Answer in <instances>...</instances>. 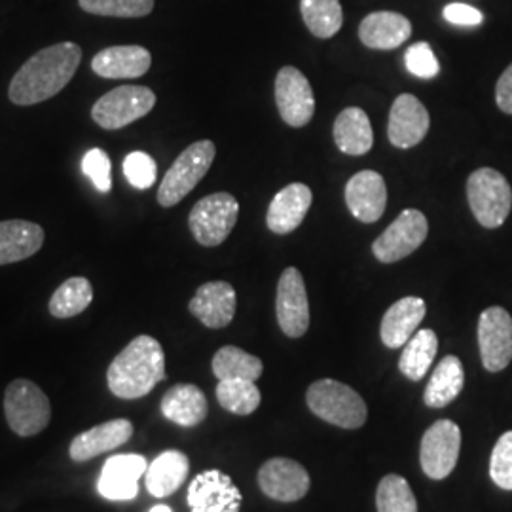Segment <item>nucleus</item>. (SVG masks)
I'll return each instance as SVG.
<instances>
[{
  "label": "nucleus",
  "mask_w": 512,
  "mask_h": 512,
  "mask_svg": "<svg viewBox=\"0 0 512 512\" xmlns=\"http://www.w3.org/2000/svg\"><path fill=\"white\" fill-rule=\"evenodd\" d=\"M262 370L264 365L258 357L236 346H224L213 357V372L219 380L256 382L262 376Z\"/></svg>",
  "instance_id": "32"
},
{
  "label": "nucleus",
  "mask_w": 512,
  "mask_h": 512,
  "mask_svg": "<svg viewBox=\"0 0 512 512\" xmlns=\"http://www.w3.org/2000/svg\"><path fill=\"white\" fill-rule=\"evenodd\" d=\"M334 141L348 156H363L374 145V133L366 112L359 107L344 109L334 122Z\"/></svg>",
  "instance_id": "27"
},
{
  "label": "nucleus",
  "mask_w": 512,
  "mask_h": 512,
  "mask_svg": "<svg viewBox=\"0 0 512 512\" xmlns=\"http://www.w3.org/2000/svg\"><path fill=\"white\" fill-rule=\"evenodd\" d=\"M311 190L302 183H293L279 190L268 207L266 224L277 236L294 232L310 211Z\"/></svg>",
  "instance_id": "21"
},
{
  "label": "nucleus",
  "mask_w": 512,
  "mask_h": 512,
  "mask_svg": "<svg viewBox=\"0 0 512 512\" xmlns=\"http://www.w3.org/2000/svg\"><path fill=\"white\" fill-rule=\"evenodd\" d=\"M461 450V429L452 420L435 421L421 439L420 461L423 473L433 480H444L456 469Z\"/></svg>",
  "instance_id": "9"
},
{
  "label": "nucleus",
  "mask_w": 512,
  "mask_h": 512,
  "mask_svg": "<svg viewBox=\"0 0 512 512\" xmlns=\"http://www.w3.org/2000/svg\"><path fill=\"white\" fill-rule=\"evenodd\" d=\"M44 228L31 220L0 222V266L14 264L37 255L44 245Z\"/></svg>",
  "instance_id": "24"
},
{
  "label": "nucleus",
  "mask_w": 512,
  "mask_h": 512,
  "mask_svg": "<svg viewBox=\"0 0 512 512\" xmlns=\"http://www.w3.org/2000/svg\"><path fill=\"white\" fill-rule=\"evenodd\" d=\"M124 175L137 190H148L156 183L158 165L147 152H131L124 160Z\"/></svg>",
  "instance_id": "38"
},
{
  "label": "nucleus",
  "mask_w": 512,
  "mask_h": 512,
  "mask_svg": "<svg viewBox=\"0 0 512 512\" xmlns=\"http://www.w3.org/2000/svg\"><path fill=\"white\" fill-rule=\"evenodd\" d=\"M429 124V112L421 105L420 99L410 93H403L395 99L389 112L387 137L393 147H416L425 139Z\"/></svg>",
  "instance_id": "16"
},
{
  "label": "nucleus",
  "mask_w": 512,
  "mask_h": 512,
  "mask_svg": "<svg viewBox=\"0 0 512 512\" xmlns=\"http://www.w3.org/2000/svg\"><path fill=\"white\" fill-rule=\"evenodd\" d=\"M429 224L425 215L418 209H406L389 224L380 238L374 241L372 253L384 262L393 264L418 251L421 243L427 239Z\"/></svg>",
  "instance_id": "10"
},
{
  "label": "nucleus",
  "mask_w": 512,
  "mask_h": 512,
  "mask_svg": "<svg viewBox=\"0 0 512 512\" xmlns=\"http://www.w3.org/2000/svg\"><path fill=\"white\" fill-rule=\"evenodd\" d=\"M148 463L143 456H112L103 465L97 490L110 501H129L139 494V478L147 473Z\"/></svg>",
  "instance_id": "18"
},
{
  "label": "nucleus",
  "mask_w": 512,
  "mask_h": 512,
  "mask_svg": "<svg viewBox=\"0 0 512 512\" xmlns=\"http://www.w3.org/2000/svg\"><path fill=\"white\" fill-rule=\"evenodd\" d=\"M490 476L495 486L512 492V431L503 433L495 442L490 458Z\"/></svg>",
  "instance_id": "37"
},
{
  "label": "nucleus",
  "mask_w": 512,
  "mask_h": 512,
  "mask_svg": "<svg viewBox=\"0 0 512 512\" xmlns=\"http://www.w3.org/2000/svg\"><path fill=\"white\" fill-rule=\"evenodd\" d=\"M186 501L192 512H239L243 497L230 476L209 469L190 482Z\"/></svg>",
  "instance_id": "14"
},
{
  "label": "nucleus",
  "mask_w": 512,
  "mask_h": 512,
  "mask_svg": "<svg viewBox=\"0 0 512 512\" xmlns=\"http://www.w3.org/2000/svg\"><path fill=\"white\" fill-rule=\"evenodd\" d=\"M495 101H497V107L505 114H512V63L497 80Z\"/></svg>",
  "instance_id": "42"
},
{
  "label": "nucleus",
  "mask_w": 512,
  "mask_h": 512,
  "mask_svg": "<svg viewBox=\"0 0 512 512\" xmlns=\"http://www.w3.org/2000/svg\"><path fill=\"white\" fill-rule=\"evenodd\" d=\"M82 63V48L74 42H59L29 57L14 74L8 97L14 105L31 107L65 90Z\"/></svg>",
  "instance_id": "1"
},
{
  "label": "nucleus",
  "mask_w": 512,
  "mask_h": 512,
  "mask_svg": "<svg viewBox=\"0 0 512 512\" xmlns=\"http://www.w3.org/2000/svg\"><path fill=\"white\" fill-rule=\"evenodd\" d=\"M4 414L16 435L35 437L48 427L52 406L46 393L35 382L19 378L6 387Z\"/></svg>",
  "instance_id": "4"
},
{
  "label": "nucleus",
  "mask_w": 512,
  "mask_h": 512,
  "mask_svg": "<svg viewBox=\"0 0 512 512\" xmlns=\"http://www.w3.org/2000/svg\"><path fill=\"white\" fill-rule=\"evenodd\" d=\"M152 55L143 46H110L95 54L92 71L107 80H135L148 73Z\"/></svg>",
  "instance_id": "20"
},
{
  "label": "nucleus",
  "mask_w": 512,
  "mask_h": 512,
  "mask_svg": "<svg viewBox=\"0 0 512 512\" xmlns=\"http://www.w3.org/2000/svg\"><path fill=\"white\" fill-rule=\"evenodd\" d=\"M467 200L475 219L484 228H499L511 213L512 190L509 181L492 167L476 169L467 181Z\"/></svg>",
  "instance_id": "6"
},
{
  "label": "nucleus",
  "mask_w": 512,
  "mask_h": 512,
  "mask_svg": "<svg viewBox=\"0 0 512 512\" xmlns=\"http://www.w3.org/2000/svg\"><path fill=\"white\" fill-rule=\"evenodd\" d=\"M346 203L351 215L361 222L372 224L382 219L387 205L384 177L376 171H361L346 184Z\"/></svg>",
  "instance_id": "19"
},
{
  "label": "nucleus",
  "mask_w": 512,
  "mask_h": 512,
  "mask_svg": "<svg viewBox=\"0 0 512 512\" xmlns=\"http://www.w3.org/2000/svg\"><path fill=\"white\" fill-rule=\"evenodd\" d=\"M190 463L183 452L167 450L154 459L147 469V490L154 497L175 494L188 476Z\"/></svg>",
  "instance_id": "28"
},
{
  "label": "nucleus",
  "mask_w": 512,
  "mask_h": 512,
  "mask_svg": "<svg viewBox=\"0 0 512 512\" xmlns=\"http://www.w3.org/2000/svg\"><path fill=\"white\" fill-rule=\"evenodd\" d=\"M219 404L238 416H249L260 406L262 395L255 382L249 380H220L217 385Z\"/></svg>",
  "instance_id": "34"
},
{
  "label": "nucleus",
  "mask_w": 512,
  "mask_h": 512,
  "mask_svg": "<svg viewBox=\"0 0 512 512\" xmlns=\"http://www.w3.org/2000/svg\"><path fill=\"white\" fill-rule=\"evenodd\" d=\"M148 512H173L167 505H156V507H152Z\"/></svg>",
  "instance_id": "43"
},
{
  "label": "nucleus",
  "mask_w": 512,
  "mask_h": 512,
  "mask_svg": "<svg viewBox=\"0 0 512 512\" xmlns=\"http://www.w3.org/2000/svg\"><path fill=\"white\" fill-rule=\"evenodd\" d=\"M133 435V425L129 420H110L93 427L90 431L74 437L69 448V456L76 463H84L105 452L116 450L126 444Z\"/></svg>",
  "instance_id": "22"
},
{
  "label": "nucleus",
  "mask_w": 512,
  "mask_h": 512,
  "mask_svg": "<svg viewBox=\"0 0 512 512\" xmlns=\"http://www.w3.org/2000/svg\"><path fill=\"white\" fill-rule=\"evenodd\" d=\"M275 103L291 128H304L315 114L310 82L296 67H283L275 78Z\"/></svg>",
  "instance_id": "13"
},
{
  "label": "nucleus",
  "mask_w": 512,
  "mask_h": 512,
  "mask_svg": "<svg viewBox=\"0 0 512 512\" xmlns=\"http://www.w3.org/2000/svg\"><path fill=\"white\" fill-rule=\"evenodd\" d=\"M376 507L378 512H418V501L406 478L387 475L378 484Z\"/></svg>",
  "instance_id": "35"
},
{
  "label": "nucleus",
  "mask_w": 512,
  "mask_h": 512,
  "mask_svg": "<svg viewBox=\"0 0 512 512\" xmlns=\"http://www.w3.org/2000/svg\"><path fill=\"white\" fill-rule=\"evenodd\" d=\"M300 12L311 35L323 40L334 37L344 23L340 0H300Z\"/></svg>",
  "instance_id": "33"
},
{
  "label": "nucleus",
  "mask_w": 512,
  "mask_h": 512,
  "mask_svg": "<svg viewBox=\"0 0 512 512\" xmlns=\"http://www.w3.org/2000/svg\"><path fill=\"white\" fill-rule=\"evenodd\" d=\"M427 313L425 302L418 296H406L397 300L385 311L380 327V336L387 348L397 349L406 346V342L418 332V327Z\"/></svg>",
  "instance_id": "25"
},
{
  "label": "nucleus",
  "mask_w": 512,
  "mask_h": 512,
  "mask_svg": "<svg viewBox=\"0 0 512 512\" xmlns=\"http://www.w3.org/2000/svg\"><path fill=\"white\" fill-rule=\"evenodd\" d=\"M404 61H406V69L423 80H431L440 73L439 59L433 54V48L427 42L412 44L406 50Z\"/></svg>",
  "instance_id": "40"
},
{
  "label": "nucleus",
  "mask_w": 512,
  "mask_h": 512,
  "mask_svg": "<svg viewBox=\"0 0 512 512\" xmlns=\"http://www.w3.org/2000/svg\"><path fill=\"white\" fill-rule=\"evenodd\" d=\"M465 370L456 355H446L435 368L429 384L425 387L423 401L431 408H444L454 403L463 391Z\"/></svg>",
  "instance_id": "29"
},
{
  "label": "nucleus",
  "mask_w": 512,
  "mask_h": 512,
  "mask_svg": "<svg viewBox=\"0 0 512 512\" xmlns=\"http://www.w3.org/2000/svg\"><path fill=\"white\" fill-rule=\"evenodd\" d=\"M277 323L289 338H300L310 327V302L300 270L287 268L277 285Z\"/></svg>",
  "instance_id": "12"
},
{
  "label": "nucleus",
  "mask_w": 512,
  "mask_h": 512,
  "mask_svg": "<svg viewBox=\"0 0 512 512\" xmlns=\"http://www.w3.org/2000/svg\"><path fill=\"white\" fill-rule=\"evenodd\" d=\"M217 148L213 141H198L184 150L165 173L158 190V203L162 207H175L200 184L215 162Z\"/></svg>",
  "instance_id": "5"
},
{
  "label": "nucleus",
  "mask_w": 512,
  "mask_h": 512,
  "mask_svg": "<svg viewBox=\"0 0 512 512\" xmlns=\"http://www.w3.org/2000/svg\"><path fill=\"white\" fill-rule=\"evenodd\" d=\"M478 348L488 372H501L512 361V317L505 308H488L478 319Z\"/></svg>",
  "instance_id": "11"
},
{
  "label": "nucleus",
  "mask_w": 512,
  "mask_h": 512,
  "mask_svg": "<svg viewBox=\"0 0 512 512\" xmlns=\"http://www.w3.org/2000/svg\"><path fill=\"white\" fill-rule=\"evenodd\" d=\"M306 401L317 418L342 429H359L365 425L368 416L363 397L349 385L336 380H319L311 384Z\"/></svg>",
  "instance_id": "3"
},
{
  "label": "nucleus",
  "mask_w": 512,
  "mask_h": 512,
  "mask_svg": "<svg viewBox=\"0 0 512 512\" xmlns=\"http://www.w3.org/2000/svg\"><path fill=\"white\" fill-rule=\"evenodd\" d=\"M154 105L156 93L147 86H118L95 101L92 118L99 128L124 129L145 118Z\"/></svg>",
  "instance_id": "8"
},
{
  "label": "nucleus",
  "mask_w": 512,
  "mask_h": 512,
  "mask_svg": "<svg viewBox=\"0 0 512 512\" xmlns=\"http://www.w3.org/2000/svg\"><path fill=\"white\" fill-rule=\"evenodd\" d=\"M439 351V338L435 330L421 329L406 342L403 355L399 359V370L412 382H420L427 376Z\"/></svg>",
  "instance_id": "30"
},
{
  "label": "nucleus",
  "mask_w": 512,
  "mask_h": 512,
  "mask_svg": "<svg viewBox=\"0 0 512 512\" xmlns=\"http://www.w3.org/2000/svg\"><path fill=\"white\" fill-rule=\"evenodd\" d=\"M82 171L99 192L109 194L112 190V164L105 150L101 148L88 150L82 160Z\"/></svg>",
  "instance_id": "39"
},
{
  "label": "nucleus",
  "mask_w": 512,
  "mask_h": 512,
  "mask_svg": "<svg viewBox=\"0 0 512 512\" xmlns=\"http://www.w3.org/2000/svg\"><path fill=\"white\" fill-rule=\"evenodd\" d=\"M258 486L275 501L294 503L310 492V475L294 459L274 458L260 467Z\"/></svg>",
  "instance_id": "15"
},
{
  "label": "nucleus",
  "mask_w": 512,
  "mask_h": 512,
  "mask_svg": "<svg viewBox=\"0 0 512 512\" xmlns=\"http://www.w3.org/2000/svg\"><path fill=\"white\" fill-rule=\"evenodd\" d=\"M165 380V355L152 336H137L120 351L107 370V384L118 399L135 401Z\"/></svg>",
  "instance_id": "2"
},
{
  "label": "nucleus",
  "mask_w": 512,
  "mask_h": 512,
  "mask_svg": "<svg viewBox=\"0 0 512 512\" xmlns=\"http://www.w3.org/2000/svg\"><path fill=\"white\" fill-rule=\"evenodd\" d=\"M238 306L236 289L226 281H209L202 285L188 304L190 313L207 329H224L234 321Z\"/></svg>",
  "instance_id": "17"
},
{
  "label": "nucleus",
  "mask_w": 512,
  "mask_h": 512,
  "mask_svg": "<svg viewBox=\"0 0 512 512\" xmlns=\"http://www.w3.org/2000/svg\"><path fill=\"white\" fill-rule=\"evenodd\" d=\"M209 412L207 397L198 385H173L162 399V414L181 427L200 425Z\"/></svg>",
  "instance_id": "26"
},
{
  "label": "nucleus",
  "mask_w": 512,
  "mask_h": 512,
  "mask_svg": "<svg viewBox=\"0 0 512 512\" xmlns=\"http://www.w3.org/2000/svg\"><path fill=\"white\" fill-rule=\"evenodd\" d=\"M239 217V203L228 192L209 194L190 211L188 226L203 247H217L232 234Z\"/></svg>",
  "instance_id": "7"
},
{
  "label": "nucleus",
  "mask_w": 512,
  "mask_h": 512,
  "mask_svg": "<svg viewBox=\"0 0 512 512\" xmlns=\"http://www.w3.org/2000/svg\"><path fill=\"white\" fill-rule=\"evenodd\" d=\"M410 37L412 23L399 12H372L359 25V38L370 50H395Z\"/></svg>",
  "instance_id": "23"
},
{
  "label": "nucleus",
  "mask_w": 512,
  "mask_h": 512,
  "mask_svg": "<svg viewBox=\"0 0 512 512\" xmlns=\"http://www.w3.org/2000/svg\"><path fill=\"white\" fill-rule=\"evenodd\" d=\"M93 302L92 283L86 277H71L63 281L52 294L48 310L57 319H71L88 310Z\"/></svg>",
  "instance_id": "31"
},
{
  "label": "nucleus",
  "mask_w": 512,
  "mask_h": 512,
  "mask_svg": "<svg viewBox=\"0 0 512 512\" xmlns=\"http://www.w3.org/2000/svg\"><path fill=\"white\" fill-rule=\"evenodd\" d=\"M444 19L452 25H461V27H476L484 21V14L476 10L469 4H448L444 8Z\"/></svg>",
  "instance_id": "41"
},
{
  "label": "nucleus",
  "mask_w": 512,
  "mask_h": 512,
  "mask_svg": "<svg viewBox=\"0 0 512 512\" xmlns=\"http://www.w3.org/2000/svg\"><path fill=\"white\" fill-rule=\"evenodd\" d=\"M78 6L103 18H145L154 10V0H78Z\"/></svg>",
  "instance_id": "36"
}]
</instances>
